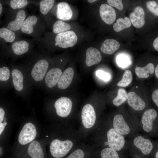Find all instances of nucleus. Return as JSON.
I'll use <instances>...</instances> for the list:
<instances>
[{
    "label": "nucleus",
    "instance_id": "58836bf2",
    "mask_svg": "<svg viewBox=\"0 0 158 158\" xmlns=\"http://www.w3.org/2000/svg\"><path fill=\"white\" fill-rule=\"evenodd\" d=\"M5 126L3 123L0 122V135L2 133L5 127Z\"/></svg>",
    "mask_w": 158,
    "mask_h": 158
},
{
    "label": "nucleus",
    "instance_id": "5701e85b",
    "mask_svg": "<svg viewBox=\"0 0 158 158\" xmlns=\"http://www.w3.org/2000/svg\"><path fill=\"white\" fill-rule=\"evenodd\" d=\"M37 19L36 16L32 15L29 16L24 21L21 30L22 32L27 34H30L33 31V27L37 23Z\"/></svg>",
    "mask_w": 158,
    "mask_h": 158
},
{
    "label": "nucleus",
    "instance_id": "a878e982",
    "mask_svg": "<svg viewBox=\"0 0 158 158\" xmlns=\"http://www.w3.org/2000/svg\"><path fill=\"white\" fill-rule=\"evenodd\" d=\"M0 37L7 42H11L15 39V33L8 28H2L0 29Z\"/></svg>",
    "mask_w": 158,
    "mask_h": 158
},
{
    "label": "nucleus",
    "instance_id": "c9c22d12",
    "mask_svg": "<svg viewBox=\"0 0 158 158\" xmlns=\"http://www.w3.org/2000/svg\"><path fill=\"white\" fill-rule=\"evenodd\" d=\"M152 98L154 103L158 107V89L154 90L153 92Z\"/></svg>",
    "mask_w": 158,
    "mask_h": 158
},
{
    "label": "nucleus",
    "instance_id": "b1692460",
    "mask_svg": "<svg viewBox=\"0 0 158 158\" xmlns=\"http://www.w3.org/2000/svg\"><path fill=\"white\" fill-rule=\"evenodd\" d=\"M131 25V22L130 19L128 17H125L124 18H118L113 25L114 30L118 32L127 28L130 27Z\"/></svg>",
    "mask_w": 158,
    "mask_h": 158
},
{
    "label": "nucleus",
    "instance_id": "bb28decb",
    "mask_svg": "<svg viewBox=\"0 0 158 158\" xmlns=\"http://www.w3.org/2000/svg\"><path fill=\"white\" fill-rule=\"evenodd\" d=\"M127 94L123 89L120 88L118 90L117 96L113 99V103L115 106H118L121 105L127 99Z\"/></svg>",
    "mask_w": 158,
    "mask_h": 158
},
{
    "label": "nucleus",
    "instance_id": "c85d7f7f",
    "mask_svg": "<svg viewBox=\"0 0 158 158\" xmlns=\"http://www.w3.org/2000/svg\"><path fill=\"white\" fill-rule=\"evenodd\" d=\"M55 0H42L40 2V9L43 15L47 14L51 9L54 4Z\"/></svg>",
    "mask_w": 158,
    "mask_h": 158
},
{
    "label": "nucleus",
    "instance_id": "423d86ee",
    "mask_svg": "<svg viewBox=\"0 0 158 158\" xmlns=\"http://www.w3.org/2000/svg\"><path fill=\"white\" fill-rule=\"evenodd\" d=\"M54 107L57 114L61 117H66L70 114L72 109V102L69 98L62 97L56 100Z\"/></svg>",
    "mask_w": 158,
    "mask_h": 158
},
{
    "label": "nucleus",
    "instance_id": "473e14b6",
    "mask_svg": "<svg viewBox=\"0 0 158 158\" xmlns=\"http://www.w3.org/2000/svg\"><path fill=\"white\" fill-rule=\"evenodd\" d=\"M146 6L148 10L156 16H158V5L156 1H149L146 3Z\"/></svg>",
    "mask_w": 158,
    "mask_h": 158
},
{
    "label": "nucleus",
    "instance_id": "9d476101",
    "mask_svg": "<svg viewBox=\"0 0 158 158\" xmlns=\"http://www.w3.org/2000/svg\"><path fill=\"white\" fill-rule=\"evenodd\" d=\"M131 22L133 26L137 28L142 27L145 23V13L143 8L138 6L129 15Z\"/></svg>",
    "mask_w": 158,
    "mask_h": 158
},
{
    "label": "nucleus",
    "instance_id": "a19ab883",
    "mask_svg": "<svg viewBox=\"0 0 158 158\" xmlns=\"http://www.w3.org/2000/svg\"><path fill=\"white\" fill-rule=\"evenodd\" d=\"M97 0H88V2L90 3H92L93 2L96 1Z\"/></svg>",
    "mask_w": 158,
    "mask_h": 158
},
{
    "label": "nucleus",
    "instance_id": "f704fd0d",
    "mask_svg": "<svg viewBox=\"0 0 158 158\" xmlns=\"http://www.w3.org/2000/svg\"><path fill=\"white\" fill-rule=\"evenodd\" d=\"M96 75L99 78L105 81H109L111 78L109 74L101 70L97 71L96 72Z\"/></svg>",
    "mask_w": 158,
    "mask_h": 158
},
{
    "label": "nucleus",
    "instance_id": "2eb2a0df",
    "mask_svg": "<svg viewBox=\"0 0 158 158\" xmlns=\"http://www.w3.org/2000/svg\"><path fill=\"white\" fill-rule=\"evenodd\" d=\"M127 99L128 104L135 110L140 111L145 107L144 101L134 92H130L128 93Z\"/></svg>",
    "mask_w": 158,
    "mask_h": 158
},
{
    "label": "nucleus",
    "instance_id": "a18cd8bd",
    "mask_svg": "<svg viewBox=\"0 0 158 158\" xmlns=\"http://www.w3.org/2000/svg\"><path fill=\"white\" fill-rule=\"evenodd\" d=\"M7 118L6 117H4V121H6V120Z\"/></svg>",
    "mask_w": 158,
    "mask_h": 158
},
{
    "label": "nucleus",
    "instance_id": "4c0bfd02",
    "mask_svg": "<svg viewBox=\"0 0 158 158\" xmlns=\"http://www.w3.org/2000/svg\"><path fill=\"white\" fill-rule=\"evenodd\" d=\"M153 46L154 48L158 51V37L156 38L153 43Z\"/></svg>",
    "mask_w": 158,
    "mask_h": 158
},
{
    "label": "nucleus",
    "instance_id": "412c9836",
    "mask_svg": "<svg viewBox=\"0 0 158 158\" xmlns=\"http://www.w3.org/2000/svg\"><path fill=\"white\" fill-rule=\"evenodd\" d=\"M155 71L154 64L149 63L143 67H136L135 69V74L140 78H148L150 74H153Z\"/></svg>",
    "mask_w": 158,
    "mask_h": 158
},
{
    "label": "nucleus",
    "instance_id": "393cba45",
    "mask_svg": "<svg viewBox=\"0 0 158 158\" xmlns=\"http://www.w3.org/2000/svg\"><path fill=\"white\" fill-rule=\"evenodd\" d=\"M71 28L70 25L61 20H58L54 23L53 26V32L56 34L68 31Z\"/></svg>",
    "mask_w": 158,
    "mask_h": 158
},
{
    "label": "nucleus",
    "instance_id": "6ab92c4d",
    "mask_svg": "<svg viewBox=\"0 0 158 158\" xmlns=\"http://www.w3.org/2000/svg\"><path fill=\"white\" fill-rule=\"evenodd\" d=\"M100 49L103 53L107 54H111L120 47V44L116 40L113 39H107L101 44Z\"/></svg>",
    "mask_w": 158,
    "mask_h": 158
},
{
    "label": "nucleus",
    "instance_id": "ea45409f",
    "mask_svg": "<svg viewBox=\"0 0 158 158\" xmlns=\"http://www.w3.org/2000/svg\"><path fill=\"white\" fill-rule=\"evenodd\" d=\"M2 10V6L1 4L0 3V14L1 15Z\"/></svg>",
    "mask_w": 158,
    "mask_h": 158
},
{
    "label": "nucleus",
    "instance_id": "c03bdc74",
    "mask_svg": "<svg viewBox=\"0 0 158 158\" xmlns=\"http://www.w3.org/2000/svg\"><path fill=\"white\" fill-rule=\"evenodd\" d=\"M104 145H108V142H104Z\"/></svg>",
    "mask_w": 158,
    "mask_h": 158
},
{
    "label": "nucleus",
    "instance_id": "f3484780",
    "mask_svg": "<svg viewBox=\"0 0 158 158\" xmlns=\"http://www.w3.org/2000/svg\"><path fill=\"white\" fill-rule=\"evenodd\" d=\"M133 143L145 155L149 154L153 148L152 143L149 140L145 139L141 136L135 138L133 141Z\"/></svg>",
    "mask_w": 158,
    "mask_h": 158
},
{
    "label": "nucleus",
    "instance_id": "dca6fc26",
    "mask_svg": "<svg viewBox=\"0 0 158 158\" xmlns=\"http://www.w3.org/2000/svg\"><path fill=\"white\" fill-rule=\"evenodd\" d=\"M113 124L115 130L122 135H127L130 132L129 127L121 114L117 115L114 117Z\"/></svg>",
    "mask_w": 158,
    "mask_h": 158
},
{
    "label": "nucleus",
    "instance_id": "4be33fe9",
    "mask_svg": "<svg viewBox=\"0 0 158 158\" xmlns=\"http://www.w3.org/2000/svg\"><path fill=\"white\" fill-rule=\"evenodd\" d=\"M29 44L25 40L16 41L12 45V49L14 54L20 56L27 52L29 50Z\"/></svg>",
    "mask_w": 158,
    "mask_h": 158
},
{
    "label": "nucleus",
    "instance_id": "9b49d317",
    "mask_svg": "<svg viewBox=\"0 0 158 158\" xmlns=\"http://www.w3.org/2000/svg\"><path fill=\"white\" fill-rule=\"evenodd\" d=\"M157 115V111L153 109H147L144 112L142 117L141 121L143 124V128L145 131L149 132L152 130L153 121Z\"/></svg>",
    "mask_w": 158,
    "mask_h": 158
},
{
    "label": "nucleus",
    "instance_id": "2f4dec72",
    "mask_svg": "<svg viewBox=\"0 0 158 158\" xmlns=\"http://www.w3.org/2000/svg\"><path fill=\"white\" fill-rule=\"evenodd\" d=\"M28 4V1L26 0H11L10 1L11 6L14 9L24 7Z\"/></svg>",
    "mask_w": 158,
    "mask_h": 158
},
{
    "label": "nucleus",
    "instance_id": "39448f33",
    "mask_svg": "<svg viewBox=\"0 0 158 158\" xmlns=\"http://www.w3.org/2000/svg\"><path fill=\"white\" fill-rule=\"evenodd\" d=\"M36 135L35 126L31 123H27L24 125L19 134L18 142L21 145H26L33 141Z\"/></svg>",
    "mask_w": 158,
    "mask_h": 158
},
{
    "label": "nucleus",
    "instance_id": "20e7f679",
    "mask_svg": "<svg viewBox=\"0 0 158 158\" xmlns=\"http://www.w3.org/2000/svg\"><path fill=\"white\" fill-rule=\"evenodd\" d=\"M13 88L11 68L4 66L0 67L1 93H6Z\"/></svg>",
    "mask_w": 158,
    "mask_h": 158
},
{
    "label": "nucleus",
    "instance_id": "f8f14e48",
    "mask_svg": "<svg viewBox=\"0 0 158 158\" xmlns=\"http://www.w3.org/2000/svg\"><path fill=\"white\" fill-rule=\"evenodd\" d=\"M74 74L73 70L71 68H68L65 70L56 86L57 88L62 90L67 88L72 82Z\"/></svg>",
    "mask_w": 158,
    "mask_h": 158
},
{
    "label": "nucleus",
    "instance_id": "e433bc0d",
    "mask_svg": "<svg viewBox=\"0 0 158 158\" xmlns=\"http://www.w3.org/2000/svg\"><path fill=\"white\" fill-rule=\"evenodd\" d=\"M5 115V112L4 109L0 107V122H1L3 120Z\"/></svg>",
    "mask_w": 158,
    "mask_h": 158
},
{
    "label": "nucleus",
    "instance_id": "7ed1b4c3",
    "mask_svg": "<svg viewBox=\"0 0 158 158\" xmlns=\"http://www.w3.org/2000/svg\"><path fill=\"white\" fill-rule=\"evenodd\" d=\"M77 40L76 35L72 31H68L58 34L55 38V41L57 46L63 48L74 46Z\"/></svg>",
    "mask_w": 158,
    "mask_h": 158
},
{
    "label": "nucleus",
    "instance_id": "a211bd4d",
    "mask_svg": "<svg viewBox=\"0 0 158 158\" xmlns=\"http://www.w3.org/2000/svg\"><path fill=\"white\" fill-rule=\"evenodd\" d=\"M27 153L30 158H44L43 150L40 143L36 141L30 143L27 149Z\"/></svg>",
    "mask_w": 158,
    "mask_h": 158
},
{
    "label": "nucleus",
    "instance_id": "c756f323",
    "mask_svg": "<svg viewBox=\"0 0 158 158\" xmlns=\"http://www.w3.org/2000/svg\"><path fill=\"white\" fill-rule=\"evenodd\" d=\"M116 61L118 66L123 68L129 66L131 63L130 58L128 55L125 54L118 55L116 57Z\"/></svg>",
    "mask_w": 158,
    "mask_h": 158
},
{
    "label": "nucleus",
    "instance_id": "ddd939ff",
    "mask_svg": "<svg viewBox=\"0 0 158 158\" xmlns=\"http://www.w3.org/2000/svg\"><path fill=\"white\" fill-rule=\"evenodd\" d=\"M102 56L100 52L97 49L90 47L88 48L86 51L85 63L88 66H90L99 63Z\"/></svg>",
    "mask_w": 158,
    "mask_h": 158
},
{
    "label": "nucleus",
    "instance_id": "0eeeda50",
    "mask_svg": "<svg viewBox=\"0 0 158 158\" xmlns=\"http://www.w3.org/2000/svg\"><path fill=\"white\" fill-rule=\"evenodd\" d=\"M107 135L108 145L110 148L117 151H119L123 148L125 140L122 135L112 128L108 131Z\"/></svg>",
    "mask_w": 158,
    "mask_h": 158
},
{
    "label": "nucleus",
    "instance_id": "1a4fd4ad",
    "mask_svg": "<svg viewBox=\"0 0 158 158\" xmlns=\"http://www.w3.org/2000/svg\"><path fill=\"white\" fill-rule=\"evenodd\" d=\"M99 13L102 20L108 25L112 24L116 19V13L114 9L107 4H102L99 8Z\"/></svg>",
    "mask_w": 158,
    "mask_h": 158
},
{
    "label": "nucleus",
    "instance_id": "7c9ffc66",
    "mask_svg": "<svg viewBox=\"0 0 158 158\" xmlns=\"http://www.w3.org/2000/svg\"><path fill=\"white\" fill-rule=\"evenodd\" d=\"M101 158H119L116 150L110 147L103 149L101 152Z\"/></svg>",
    "mask_w": 158,
    "mask_h": 158
},
{
    "label": "nucleus",
    "instance_id": "72a5a7b5",
    "mask_svg": "<svg viewBox=\"0 0 158 158\" xmlns=\"http://www.w3.org/2000/svg\"><path fill=\"white\" fill-rule=\"evenodd\" d=\"M107 2L111 6L114 7L120 11L122 10L123 8L122 0H107Z\"/></svg>",
    "mask_w": 158,
    "mask_h": 158
},
{
    "label": "nucleus",
    "instance_id": "aec40b11",
    "mask_svg": "<svg viewBox=\"0 0 158 158\" xmlns=\"http://www.w3.org/2000/svg\"><path fill=\"white\" fill-rule=\"evenodd\" d=\"M25 11L24 10L19 11L17 13L16 19L10 22L7 27L13 31H16L21 28L26 17Z\"/></svg>",
    "mask_w": 158,
    "mask_h": 158
},
{
    "label": "nucleus",
    "instance_id": "37998d69",
    "mask_svg": "<svg viewBox=\"0 0 158 158\" xmlns=\"http://www.w3.org/2000/svg\"><path fill=\"white\" fill-rule=\"evenodd\" d=\"M3 123L5 126L7 124V123L6 121H4Z\"/></svg>",
    "mask_w": 158,
    "mask_h": 158
},
{
    "label": "nucleus",
    "instance_id": "f03ea898",
    "mask_svg": "<svg viewBox=\"0 0 158 158\" xmlns=\"http://www.w3.org/2000/svg\"><path fill=\"white\" fill-rule=\"evenodd\" d=\"M73 143L70 140L61 141L57 139L53 140L50 146V151L54 158H61L64 157L72 148Z\"/></svg>",
    "mask_w": 158,
    "mask_h": 158
},
{
    "label": "nucleus",
    "instance_id": "49530a36",
    "mask_svg": "<svg viewBox=\"0 0 158 158\" xmlns=\"http://www.w3.org/2000/svg\"><path fill=\"white\" fill-rule=\"evenodd\" d=\"M46 137H48V136H46Z\"/></svg>",
    "mask_w": 158,
    "mask_h": 158
},
{
    "label": "nucleus",
    "instance_id": "79ce46f5",
    "mask_svg": "<svg viewBox=\"0 0 158 158\" xmlns=\"http://www.w3.org/2000/svg\"><path fill=\"white\" fill-rule=\"evenodd\" d=\"M155 158H158V151L156 152L155 155Z\"/></svg>",
    "mask_w": 158,
    "mask_h": 158
},
{
    "label": "nucleus",
    "instance_id": "f257e3e1",
    "mask_svg": "<svg viewBox=\"0 0 158 158\" xmlns=\"http://www.w3.org/2000/svg\"><path fill=\"white\" fill-rule=\"evenodd\" d=\"M13 89L17 96L24 99L31 96L33 88L23 66L11 68Z\"/></svg>",
    "mask_w": 158,
    "mask_h": 158
},
{
    "label": "nucleus",
    "instance_id": "cd10ccee",
    "mask_svg": "<svg viewBox=\"0 0 158 158\" xmlns=\"http://www.w3.org/2000/svg\"><path fill=\"white\" fill-rule=\"evenodd\" d=\"M133 76L131 71L129 70H126L123 76L122 79L117 84L118 86L126 87L132 82Z\"/></svg>",
    "mask_w": 158,
    "mask_h": 158
},
{
    "label": "nucleus",
    "instance_id": "4468645a",
    "mask_svg": "<svg viewBox=\"0 0 158 158\" xmlns=\"http://www.w3.org/2000/svg\"><path fill=\"white\" fill-rule=\"evenodd\" d=\"M56 14L58 19L67 20L72 18L73 12L68 4L62 2L59 3L57 5Z\"/></svg>",
    "mask_w": 158,
    "mask_h": 158
},
{
    "label": "nucleus",
    "instance_id": "6e6552de",
    "mask_svg": "<svg viewBox=\"0 0 158 158\" xmlns=\"http://www.w3.org/2000/svg\"><path fill=\"white\" fill-rule=\"evenodd\" d=\"M81 117L82 123L85 128H88L94 126L96 116L94 109L91 105L87 104L83 107L81 111Z\"/></svg>",
    "mask_w": 158,
    "mask_h": 158
}]
</instances>
